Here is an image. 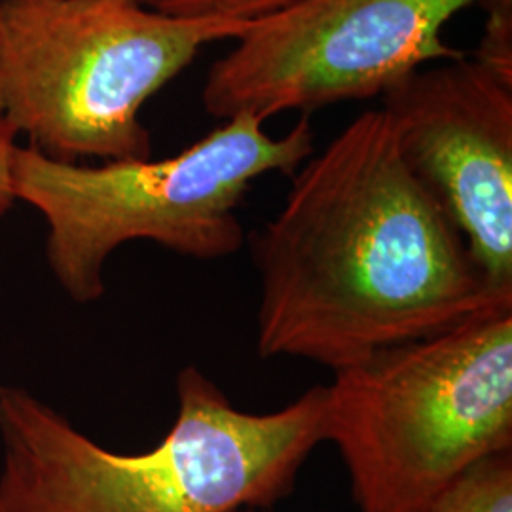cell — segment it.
<instances>
[{
  "instance_id": "6da1fadb",
  "label": "cell",
  "mask_w": 512,
  "mask_h": 512,
  "mask_svg": "<svg viewBox=\"0 0 512 512\" xmlns=\"http://www.w3.org/2000/svg\"><path fill=\"white\" fill-rule=\"evenodd\" d=\"M260 281L256 351L332 372L433 336L512 298L366 110L293 173L274 219L245 239Z\"/></svg>"
},
{
  "instance_id": "7a4b0ae2",
  "label": "cell",
  "mask_w": 512,
  "mask_h": 512,
  "mask_svg": "<svg viewBox=\"0 0 512 512\" xmlns=\"http://www.w3.org/2000/svg\"><path fill=\"white\" fill-rule=\"evenodd\" d=\"M179 412L143 454L86 437L31 391L0 385V512L272 509L323 442L325 385L268 414L236 408L198 366L177 376Z\"/></svg>"
},
{
  "instance_id": "3957f363",
  "label": "cell",
  "mask_w": 512,
  "mask_h": 512,
  "mask_svg": "<svg viewBox=\"0 0 512 512\" xmlns=\"http://www.w3.org/2000/svg\"><path fill=\"white\" fill-rule=\"evenodd\" d=\"M332 374L323 442L359 512H429L476 461L512 450V304Z\"/></svg>"
},
{
  "instance_id": "277c9868",
  "label": "cell",
  "mask_w": 512,
  "mask_h": 512,
  "mask_svg": "<svg viewBox=\"0 0 512 512\" xmlns=\"http://www.w3.org/2000/svg\"><path fill=\"white\" fill-rule=\"evenodd\" d=\"M313 152L310 114L281 137L262 118L239 114L164 160L69 164L18 147L14 190L48 226L55 281L88 304L105 294V264L129 241L196 260L238 253L247 239L238 209L253 183L268 173L293 175Z\"/></svg>"
},
{
  "instance_id": "5b68a950",
  "label": "cell",
  "mask_w": 512,
  "mask_h": 512,
  "mask_svg": "<svg viewBox=\"0 0 512 512\" xmlns=\"http://www.w3.org/2000/svg\"><path fill=\"white\" fill-rule=\"evenodd\" d=\"M247 25L133 0H0V116L52 160H147L148 99Z\"/></svg>"
},
{
  "instance_id": "8992f818",
  "label": "cell",
  "mask_w": 512,
  "mask_h": 512,
  "mask_svg": "<svg viewBox=\"0 0 512 512\" xmlns=\"http://www.w3.org/2000/svg\"><path fill=\"white\" fill-rule=\"evenodd\" d=\"M490 0H304L249 23L209 69L203 109L217 120L275 114L384 95L433 61L465 52L446 25Z\"/></svg>"
},
{
  "instance_id": "52a82bcc",
  "label": "cell",
  "mask_w": 512,
  "mask_h": 512,
  "mask_svg": "<svg viewBox=\"0 0 512 512\" xmlns=\"http://www.w3.org/2000/svg\"><path fill=\"white\" fill-rule=\"evenodd\" d=\"M404 162L454 222L490 289L512 298V76L478 55L384 93Z\"/></svg>"
},
{
  "instance_id": "ba28073f",
  "label": "cell",
  "mask_w": 512,
  "mask_h": 512,
  "mask_svg": "<svg viewBox=\"0 0 512 512\" xmlns=\"http://www.w3.org/2000/svg\"><path fill=\"white\" fill-rule=\"evenodd\" d=\"M429 512H512V450L476 461Z\"/></svg>"
},
{
  "instance_id": "9c48e42d",
  "label": "cell",
  "mask_w": 512,
  "mask_h": 512,
  "mask_svg": "<svg viewBox=\"0 0 512 512\" xmlns=\"http://www.w3.org/2000/svg\"><path fill=\"white\" fill-rule=\"evenodd\" d=\"M148 10L183 19H222L256 23L304 0H133Z\"/></svg>"
},
{
  "instance_id": "30bf717a",
  "label": "cell",
  "mask_w": 512,
  "mask_h": 512,
  "mask_svg": "<svg viewBox=\"0 0 512 512\" xmlns=\"http://www.w3.org/2000/svg\"><path fill=\"white\" fill-rule=\"evenodd\" d=\"M16 133L0 116V217H4L16 200L14 190V160H16Z\"/></svg>"
},
{
  "instance_id": "8fae6325",
  "label": "cell",
  "mask_w": 512,
  "mask_h": 512,
  "mask_svg": "<svg viewBox=\"0 0 512 512\" xmlns=\"http://www.w3.org/2000/svg\"><path fill=\"white\" fill-rule=\"evenodd\" d=\"M490 14L512 16V0H490Z\"/></svg>"
},
{
  "instance_id": "7c38bea8",
  "label": "cell",
  "mask_w": 512,
  "mask_h": 512,
  "mask_svg": "<svg viewBox=\"0 0 512 512\" xmlns=\"http://www.w3.org/2000/svg\"><path fill=\"white\" fill-rule=\"evenodd\" d=\"M236 512H272L270 509H241V511Z\"/></svg>"
}]
</instances>
